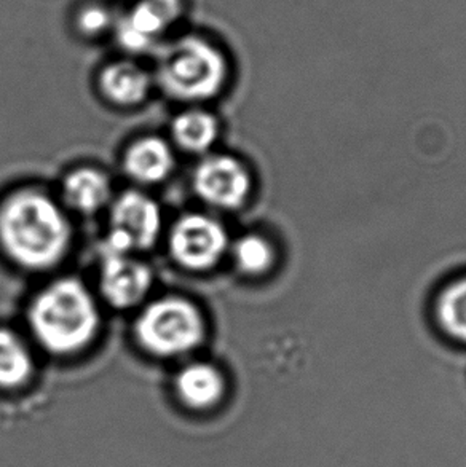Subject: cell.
<instances>
[{"instance_id": "obj_16", "label": "cell", "mask_w": 466, "mask_h": 467, "mask_svg": "<svg viewBox=\"0 0 466 467\" xmlns=\"http://www.w3.org/2000/svg\"><path fill=\"white\" fill-rule=\"evenodd\" d=\"M436 319L449 337L466 345V276L442 289L436 300Z\"/></svg>"}, {"instance_id": "obj_18", "label": "cell", "mask_w": 466, "mask_h": 467, "mask_svg": "<svg viewBox=\"0 0 466 467\" xmlns=\"http://www.w3.org/2000/svg\"><path fill=\"white\" fill-rule=\"evenodd\" d=\"M114 16L101 5L85 6L79 13L77 26L85 36H100L114 26Z\"/></svg>"}, {"instance_id": "obj_4", "label": "cell", "mask_w": 466, "mask_h": 467, "mask_svg": "<svg viewBox=\"0 0 466 467\" xmlns=\"http://www.w3.org/2000/svg\"><path fill=\"white\" fill-rule=\"evenodd\" d=\"M134 335L145 351L160 358L190 353L205 338V319L196 305L164 297L147 305L134 322Z\"/></svg>"}, {"instance_id": "obj_5", "label": "cell", "mask_w": 466, "mask_h": 467, "mask_svg": "<svg viewBox=\"0 0 466 467\" xmlns=\"http://www.w3.org/2000/svg\"><path fill=\"white\" fill-rule=\"evenodd\" d=\"M162 232L157 202L141 192H125L111 211V228L102 253L130 254L151 249Z\"/></svg>"}, {"instance_id": "obj_10", "label": "cell", "mask_w": 466, "mask_h": 467, "mask_svg": "<svg viewBox=\"0 0 466 467\" xmlns=\"http://www.w3.org/2000/svg\"><path fill=\"white\" fill-rule=\"evenodd\" d=\"M175 155L160 138H143L128 147L123 158L126 174L139 183H158L170 176Z\"/></svg>"}, {"instance_id": "obj_14", "label": "cell", "mask_w": 466, "mask_h": 467, "mask_svg": "<svg viewBox=\"0 0 466 467\" xmlns=\"http://www.w3.org/2000/svg\"><path fill=\"white\" fill-rule=\"evenodd\" d=\"M219 127L215 115L190 109L177 115L171 123V136L177 146L187 152L202 153L215 144Z\"/></svg>"}, {"instance_id": "obj_13", "label": "cell", "mask_w": 466, "mask_h": 467, "mask_svg": "<svg viewBox=\"0 0 466 467\" xmlns=\"http://www.w3.org/2000/svg\"><path fill=\"white\" fill-rule=\"evenodd\" d=\"M176 391L184 404L208 409L224 394V379L216 367L196 362L184 367L176 379Z\"/></svg>"}, {"instance_id": "obj_2", "label": "cell", "mask_w": 466, "mask_h": 467, "mask_svg": "<svg viewBox=\"0 0 466 467\" xmlns=\"http://www.w3.org/2000/svg\"><path fill=\"white\" fill-rule=\"evenodd\" d=\"M27 317L34 337L53 354L80 351L93 341L101 324L95 298L74 278L45 287L34 298Z\"/></svg>"}, {"instance_id": "obj_9", "label": "cell", "mask_w": 466, "mask_h": 467, "mask_svg": "<svg viewBox=\"0 0 466 467\" xmlns=\"http://www.w3.org/2000/svg\"><path fill=\"white\" fill-rule=\"evenodd\" d=\"M100 285L108 304L119 310L132 308L151 291V268L130 254L102 253Z\"/></svg>"}, {"instance_id": "obj_6", "label": "cell", "mask_w": 466, "mask_h": 467, "mask_svg": "<svg viewBox=\"0 0 466 467\" xmlns=\"http://www.w3.org/2000/svg\"><path fill=\"white\" fill-rule=\"evenodd\" d=\"M170 253L179 265L205 272L221 262L228 247L226 228L208 215L187 214L173 225Z\"/></svg>"}, {"instance_id": "obj_3", "label": "cell", "mask_w": 466, "mask_h": 467, "mask_svg": "<svg viewBox=\"0 0 466 467\" xmlns=\"http://www.w3.org/2000/svg\"><path fill=\"white\" fill-rule=\"evenodd\" d=\"M155 74L164 93L177 101H207L228 82V59L208 40L185 36L158 47Z\"/></svg>"}, {"instance_id": "obj_7", "label": "cell", "mask_w": 466, "mask_h": 467, "mask_svg": "<svg viewBox=\"0 0 466 467\" xmlns=\"http://www.w3.org/2000/svg\"><path fill=\"white\" fill-rule=\"evenodd\" d=\"M181 15L183 0H138L115 19L117 42L130 53L154 50Z\"/></svg>"}, {"instance_id": "obj_8", "label": "cell", "mask_w": 466, "mask_h": 467, "mask_svg": "<svg viewBox=\"0 0 466 467\" xmlns=\"http://www.w3.org/2000/svg\"><path fill=\"white\" fill-rule=\"evenodd\" d=\"M251 176L237 158L213 155L205 158L194 172L196 195L209 206L238 209L251 193Z\"/></svg>"}, {"instance_id": "obj_15", "label": "cell", "mask_w": 466, "mask_h": 467, "mask_svg": "<svg viewBox=\"0 0 466 467\" xmlns=\"http://www.w3.org/2000/svg\"><path fill=\"white\" fill-rule=\"evenodd\" d=\"M34 362L18 335L0 328V388H18L31 377Z\"/></svg>"}, {"instance_id": "obj_17", "label": "cell", "mask_w": 466, "mask_h": 467, "mask_svg": "<svg viewBox=\"0 0 466 467\" xmlns=\"http://www.w3.org/2000/svg\"><path fill=\"white\" fill-rule=\"evenodd\" d=\"M233 260L239 272L258 276L270 270L275 262V251L264 236L245 234L233 246Z\"/></svg>"}, {"instance_id": "obj_12", "label": "cell", "mask_w": 466, "mask_h": 467, "mask_svg": "<svg viewBox=\"0 0 466 467\" xmlns=\"http://www.w3.org/2000/svg\"><path fill=\"white\" fill-rule=\"evenodd\" d=\"M64 198L70 208L93 214L104 208L112 196L109 177L96 168H79L68 174L63 183Z\"/></svg>"}, {"instance_id": "obj_11", "label": "cell", "mask_w": 466, "mask_h": 467, "mask_svg": "<svg viewBox=\"0 0 466 467\" xmlns=\"http://www.w3.org/2000/svg\"><path fill=\"white\" fill-rule=\"evenodd\" d=\"M100 88L117 106H136L151 91V77L132 61L109 64L100 74Z\"/></svg>"}, {"instance_id": "obj_1", "label": "cell", "mask_w": 466, "mask_h": 467, "mask_svg": "<svg viewBox=\"0 0 466 467\" xmlns=\"http://www.w3.org/2000/svg\"><path fill=\"white\" fill-rule=\"evenodd\" d=\"M70 240L68 217L42 192L18 190L0 202V247L21 268H53L64 259Z\"/></svg>"}]
</instances>
